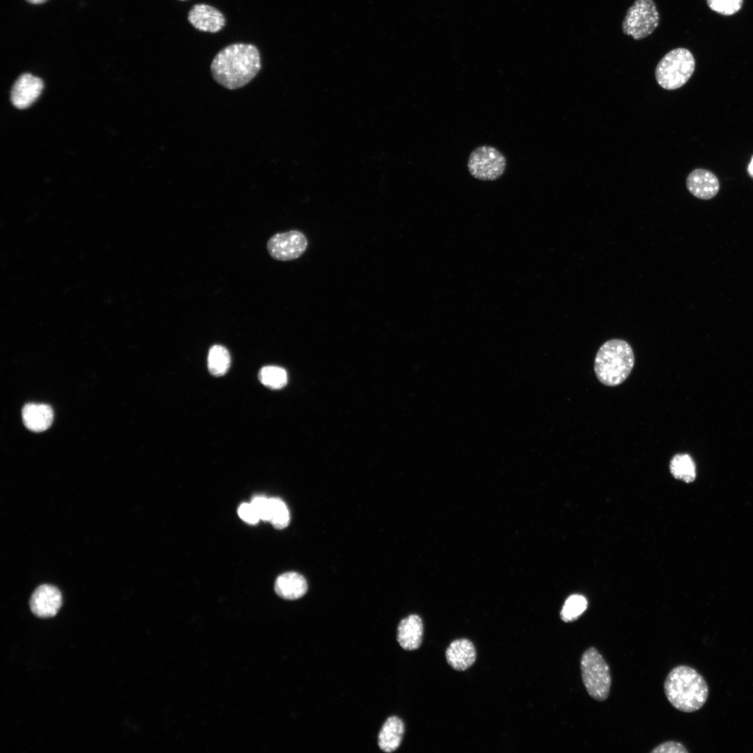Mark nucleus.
Masks as SVG:
<instances>
[{
  "label": "nucleus",
  "mask_w": 753,
  "mask_h": 753,
  "mask_svg": "<svg viewBox=\"0 0 753 753\" xmlns=\"http://www.w3.org/2000/svg\"><path fill=\"white\" fill-rule=\"evenodd\" d=\"M261 68L260 53L254 45L234 43L213 58L211 71L220 85L234 90L248 84Z\"/></svg>",
  "instance_id": "f257e3e1"
},
{
  "label": "nucleus",
  "mask_w": 753,
  "mask_h": 753,
  "mask_svg": "<svg viewBox=\"0 0 753 753\" xmlns=\"http://www.w3.org/2000/svg\"><path fill=\"white\" fill-rule=\"evenodd\" d=\"M664 690L669 703L685 713L699 710L708 697L705 679L694 669L685 665L677 666L669 673Z\"/></svg>",
  "instance_id": "f03ea898"
},
{
  "label": "nucleus",
  "mask_w": 753,
  "mask_h": 753,
  "mask_svg": "<svg viewBox=\"0 0 753 753\" xmlns=\"http://www.w3.org/2000/svg\"><path fill=\"white\" fill-rule=\"evenodd\" d=\"M634 365V355L630 344L620 339L605 342L598 349L594 361L598 379L604 385L615 386L630 375Z\"/></svg>",
  "instance_id": "7ed1b4c3"
},
{
  "label": "nucleus",
  "mask_w": 753,
  "mask_h": 753,
  "mask_svg": "<svg viewBox=\"0 0 753 753\" xmlns=\"http://www.w3.org/2000/svg\"><path fill=\"white\" fill-rule=\"evenodd\" d=\"M695 69L692 54L683 47L667 52L658 62L655 77L657 84L664 89L674 90L686 84Z\"/></svg>",
  "instance_id": "20e7f679"
},
{
  "label": "nucleus",
  "mask_w": 753,
  "mask_h": 753,
  "mask_svg": "<svg viewBox=\"0 0 753 753\" xmlns=\"http://www.w3.org/2000/svg\"><path fill=\"white\" fill-rule=\"evenodd\" d=\"M583 683L588 694L596 701L607 699L611 683L609 667L594 647L584 652L580 661Z\"/></svg>",
  "instance_id": "39448f33"
},
{
  "label": "nucleus",
  "mask_w": 753,
  "mask_h": 753,
  "mask_svg": "<svg viewBox=\"0 0 753 753\" xmlns=\"http://www.w3.org/2000/svg\"><path fill=\"white\" fill-rule=\"evenodd\" d=\"M659 22L660 15L653 0H634L626 11L622 31L639 40L653 33Z\"/></svg>",
  "instance_id": "423d86ee"
},
{
  "label": "nucleus",
  "mask_w": 753,
  "mask_h": 753,
  "mask_svg": "<svg viewBox=\"0 0 753 753\" xmlns=\"http://www.w3.org/2000/svg\"><path fill=\"white\" fill-rule=\"evenodd\" d=\"M507 162L504 155L496 148L488 145L476 147L470 153L467 167L475 178L492 181L504 174Z\"/></svg>",
  "instance_id": "0eeeda50"
},
{
  "label": "nucleus",
  "mask_w": 753,
  "mask_h": 753,
  "mask_svg": "<svg viewBox=\"0 0 753 753\" xmlns=\"http://www.w3.org/2000/svg\"><path fill=\"white\" fill-rule=\"evenodd\" d=\"M307 245V238L303 233L291 230L272 236L267 242V250L276 260L291 261L301 257Z\"/></svg>",
  "instance_id": "6e6552de"
},
{
  "label": "nucleus",
  "mask_w": 753,
  "mask_h": 753,
  "mask_svg": "<svg viewBox=\"0 0 753 753\" xmlns=\"http://www.w3.org/2000/svg\"><path fill=\"white\" fill-rule=\"evenodd\" d=\"M31 611L40 618L55 616L62 604L60 591L54 586L43 584L32 593L30 598Z\"/></svg>",
  "instance_id": "1a4fd4ad"
},
{
  "label": "nucleus",
  "mask_w": 753,
  "mask_h": 753,
  "mask_svg": "<svg viewBox=\"0 0 753 753\" xmlns=\"http://www.w3.org/2000/svg\"><path fill=\"white\" fill-rule=\"evenodd\" d=\"M43 82L30 73L21 75L14 83L10 93L13 105L18 109L29 107L40 96Z\"/></svg>",
  "instance_id": "9d476101"
},
{
  "label": "nucleus",
  "mask_w": 753,
  "mask_h": 753,
  "mask_svg": "<svg viewBox=\"0 0 753 753\" xmlns=\"http://www.w3.org/2000/svg\"><path fill=\"white\" fill-rule=\"evenodd\" d=\"M188 20L195 29L210 33L220 31L226 22L220 10L205 3L194 5L188 13Z\"/></svg>",
  "instance_id": "9b49d317"
},
{
  "label": "nucleus",
  "mask_w": 753,
  "mask_h": 753,
  "mask_svg": "<svg viewBox=\"0 0 753 753\" xmlns=\"http://www.w3.org/2000/svg\"><path fill=\"white\" fill-rule=\"evenodd\" d=\"M686 186L688 191L700 199H710L720 190L717 177L710 171L698 168L692 171L687 177Z\"/></svg>",
  "instance_id": "f8f14e48"
},
{
  "label": "nucleus",
  "mask_w": 753,
  "mask_h": 753,
  "mask_svg": "<svg viewBox=\"0 0 753 753\" xmlns=\"http://www.w3.org/2000/svg\"><path fill=\"white\" fill-rule=\"evenodd\" d=\"M423 635V624L419 616L409 615L400 622L397 639L404 650L413 651L418 648L422 643Z\"/></svg>",
  "instance_id": "ddd939ff"
},
{
  "label": "nucleus",
  "mask_w": 753,
  "mask_h": 753,
  "mask_svg": "<svg viewBox=\"0 0 753 753\" xmlns=\"http://www.w3.org/2000/svg\"><path fill=\"white\" fill-rule=\"evenodd\" d=\"M446 657L452 668L457 671H464L475 662L476 651L471 641L460 639L453 641L449 645Z\"/></svg>",
  "instance_id": "4468645a"
},
{
  "label": "nucleus",
  "mask_w": 753,
  "mask_h": 753,
  "mask_svg": "<svg viewBox=\"0 0 753 753\" xmlns=\"http://www.w3.org/2000/svg\"><path fill=\"white\" fill-rule=\"evenodd\" d=\"M22 415L24 425L35 432L48 429L54 418L52 409L45 404H26L22 409Z\"/></svg>",
  "instance_id": "2eb2a0df"
},
{
  "label": "nucleus",
  "mask_w": 753,
  "mask_h": 753,
  "mask_svg": "<svg viewBox=\"0 0 753 753\" xmlns=\"http://www.w3.org/2000/svg\"><path fill=\"white\" fill-rule=\"evenodd\" d=\"M307 584L305 579L296 572H288L280 575L275 582V591L277 595L285 600H296L303 597L307 592Z\"/></svg>",
  "instance_id": "dca6fc26"
},
{
  "label": "nucleus",
  "mask_w": 753,
  "mask_h": 753,
  "mask_svg": "<svg viewBox=\"0 0 753 753\" xmlns=\"http://www.w3.org/2000/svg\"><path fill=\"white\" fill-rule=\"evenodd\" d=\"M404 733L402 720L396 717H388L382 726L378 737L379 748L385 752H393L400 745Z\"/></svg>",
  "instance_id": "f3484780"
},
{
  "label": "nucleus",
  "mask_w": 753,
  "mask_h": 753,
  "mask_svg": "<svg viewBox=\"0 0 753 753\" xmlns=\"http://www.w3.org/2000/svg\"><path fill=\"white\" fill-rule=\"evenodd\" d=\"M670 471L673 476L685 482H692L696 477V467L692 457L687 454H677L670 462Z\"/></svg>",
  "instance_id": "a211bd4d"
},
{
  "label": "nucleus",
  "mask_w": 753,
  "mask_h": 753,
  "mask_svg": "<svg viewBox=\"0 0 753 753\" xmlns=\"http://www.w3.org/2000/svg\"><path fill=\"white\" fill-rule=\"evenodd\" d=\"M230 363L229 353L225 347L216 344L211 347L208 355V367L212 375H224L228 371Z\"/></svg>",
  "instance_id": "6ab92c4d"
},
{
  "label": "nucleus",
  "mask_w": 753,
  "mask_h": 753,
  "mask_svg": "<svg viewBox=\"0 0 753 753\" xmlns=\"http://www.w3.org/2000/svg\"><path fill=\"white\" fill-rule=\"evenodd\" d=\"M259 379L265 386L271 389H279L287 382V374L283 368L274 365L262 367L259 372Z\"/></svg>",
  "instance_id": "aec40b11"
},
{
  "label": "nucleus",
  "mask_w": 753,
  "mask_h": 753,
  "mask_svg": "<svg viewBox=\"0 0 753 753\" xmlns=\"http://www.w3.org/2000/svg\"><path fill=\"white\" fill-rule=\"evenodd\" d=\"M587 604V600L583 595L575 594L569 596L560 613L561 620L567 623L577 620L586 609Z\"/></svg>",
  "instance_id": "412c9836"
},
{
  "label": "nucleus",
  "mask_w": 753,
  "mask_h": 753,
  "mask_svg": "<svg viewBox=\"0 0 753 753\" xmlns=\"http://www.w3.org/2000/svg\"><path fill=\"white\" fill-rule=\"evenodd\" d=\"M270 500L269 522L277 529L287 527L289 523V512L285 503L280 498L273 497Z\"/></svg>",
  "instance_id": "4be33fe9"
},
{
  "label": "nucleus",
  "mask_w": 753,
  "mask_h": 753,
  "mask_svg": "<svg viewBox=\"0 0 753 753\" xmlns=\"http://www.w3.org/2000/svg\"><path fill=\"white\" fill-rule=\"evenodd\" d=\"M709 8L723 15H731L742 7L743 0H706Z\"/></svg>",
  "instance_id": "5701e85b"
},
{
  "label": "nucleus",
  "mask_w": 753,
  "mask_h": 753,
  "mask_svg": "<svg viewBox=\"0 0 753 753\" xmlns=\"http://www.w3.org/2000/svg\"><path fill=\"white\" fill-rule=\"evenodd\" d=\"M252 505L254 508L257 512L260 519L264 522H269L270 516V500L269 499L257 496L254 497L251 501Z\"/></svg>",
  "instance_id": "b1692460"
},
{
  "label": "nucleus",
  "mask_w": 753,
  "mask_h": 753,
  "mask_svg": "<svg viewBox=\"0 0 753 753\" xmlns=\"http://www.w3.org/2000/svg\"><path fill=\"white\" fill-rule=\"evenodd\" d=\"M238 514L239 517L244 522L254 524H257L260 519L257 512L252 503H243L238 509Z\"/></svg>",
  "instance_id": "393cba45"
},
{
  "label": "nucleus",
  "mask_w": 753,
  "mask_h": 753,
  "mask_svg": "<svg viewBox=\"0 0 753 753\" xmlns=\"http://www.w3.org/2000/svg\"><path fill=\"white\" fill-rule=\"evenodd\" d=\"M652 753H687L685 747L680 743L676 741H667L663 743L651 751Z\"/></svg>",
  "instance_id": "a878e982"
},
{
  "label": "nucleus",
  "mask_w": 753,
  "mask_h": 753,
  "mask_svg": "<svg viewBox=\"0 0 753 753\" xmlns=\"http://www.w3.org/2000/svg\"><path fill=\"white\" fill-rule=\"evenodd\" d=\"M747 172L749 174L753 177V155L752 156L750 164L748 165Z\"/></svg>",
  "instance_id": "bb28decb"
},
{
  "label": "nucleus",
  "mask_w": 753,
  "mask_h": 753,
  "mask_svg": "<svg viewBox=\"0 0 753 753\" xmlns=\"http://www.w3.org/2000/svg\"><path fill=\"white\" fill-rule=\"evenodd\" d=\"M26 1L28 2H29V3H33V4H40V3H43L45 2V1H47V0H26Z\"/></svg>",
  "instance_id": "cd10ccee"
},
{
  "label": "nucleus",
  "mask_w": 753,
  "mask_h": 753,
  "mask_svg": "<svg viewBox=\"0 0 753 753\" xmlns=\"http://www.w3.org/2000/svg\"><path fill=\"white\" fill-rule=\"evenodd\" d=\"M180 1H186V0H180Z\"/></svg>",
  "instance_id": "c85d7f7f"
}]
</instances>
